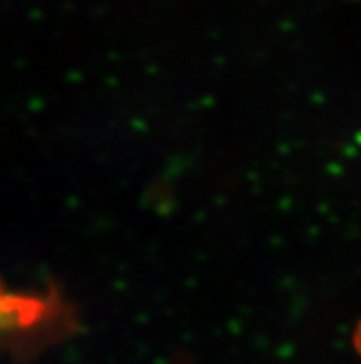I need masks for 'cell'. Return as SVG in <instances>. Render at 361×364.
Returning a JSON list of instances; mask_svg holds the SVG:
<instances>
[{
  "instance_id": "6da1fadb",
  "label": "cell",
  "mask_w": 361,
  "mask_h": 364,
  "mask_svg": "<svg viewBox=\"0 0 361 364\" xmlns=\"http://www.w3.org/2000/svg\"><path fill=\"white\" fill-rule=\"evenodd\" d=\"M76 314L55 291L2 292V333L13 355H30L70 335Z\"/></svg>"
},
{
  "instance_id": "7a4b0ae2",
  "label": "cell",
  "mask_w": 361,
  "mask_h": 364,
  "mask_svg": "<svg viewBox=\"0 0 361 364\" xmlns=\"http://www.w3.org/2000/svg\"><path fill=\"white\" fill-rule=\"evenodd\" d=\"M352 344H354V350H356L357 353H360V355H361V320H360V323H357L356 331H354Z\"/></svg>"
}]
</instances>
